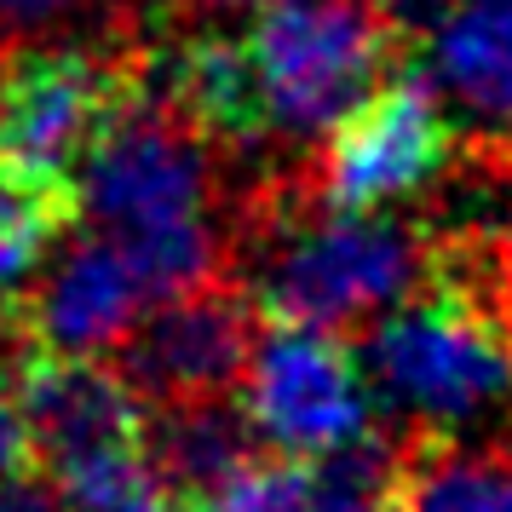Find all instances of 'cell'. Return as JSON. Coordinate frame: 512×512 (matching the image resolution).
Instances as JSON below:
<instances>
[{
	"instance_id": "6da1fadb",
	"label": "cell",
	"mask_w": 512,
	"mask_h": 512,
	"mask_svg": "<svg viewBox=\"0 0 512 512\" xmlns=\"http://www.w3.org/2000/svg\"><path fill=\"white\" fill-rule=\"evenodd\" d=\"M213 150L219 144L162 87L156 47H139L133 87L75 167V208L127 259L144 300L231 271Z\"/></svg>"
},
{
	"instance_id": "7a4b0ae2",
	"label": "cell",
	"mask_w": 512,
	"mask_h": 512,
	"mask_svg": "<svg viewBox=\"0 0 512 512\" xmlns=\"http://www.w3.org/2000/svg\"><path fill=\"white\" fill-rule=\"evenodd\" d=\"M363 334V380L426 438L512 420V305L501 277L438 259L409 300L386 305Z\"/></svg>"
},
{
	"instance_id": "3957f363",
	"label": "cell",
	"mask_w": 512,
	"mask_h": 512,
	"mask_svg": "<svg viewBox=\"0 0 512 512\" xmlns=\"http://www.w3.org/2000/svg\"><path fill=\"white\" fill-rule=\"evenodd\" d=\"M254 311L271 323L323 334H357L386 305L409 300L438 271V242L426 225L386 213H334L300 202L288 185L259 190L254 202Z\"/></svg>"
},
{
	"instance_id": "277c9868",
	"label": "cell",
	"mask_w": 512,
	"mask_h": 512,
	"mask_svg": "<svg viewBox=\"0 0 512 512\" xmlns=\"http://www.w3.org/2000/svg\"><path fill=\"white\" fill-rule=\"evenodd\" d=\"M236 52L259 139H323L397 64V24L374 0H271Z\"/></svg>"
},
{
	"instance_id": "5b68a950",
	"label": "cell",
	"mask_w": 512,
	"mask_h": 512,
	"mask_svg": "<svg viewBox=\"0 0 512 512\" xmlns=\"http://www.w3.org/2000/svg\"><path fill=\"white\" fill-rule=\"evenodd\" d=\"M12 374V397L24 415L29 466L52 478L70 512L98 507L104 495L150 472L144 461V403L127 392L104 357L24 346Z\"/></svg>"
},
{
	"instance_id": "8992f818",
	"label": "cell",
	"mask_w": 512,
	"mask_h": 512,
	"mask_svg": "<svg viewBox=\"0 0 512 512\" xmlns=\"http://www.w3.org/2000/svg\"><path fill=\"white\" fill-rule=\"evenodd\" d=\"M139 47H0V173L75 190V167L133 87Z\"/></svg>"
},
{
	"instance_id": "52a82bcc",
	"label": "cell",
	"mask_w": 512,
	"mask_h": 512,
	"mask_svg": "<svg viewBox=\"0 0 512 512\" xmlns=\"http://www.w3.org/2000/svg\"><path fill=\"white\" fill-rule=\"evenodd\" d=\"M449 150H455V127L443 116L432 81L397 75V81H380L369 98H357L323 133L300 179H282V185L311 208L369 213L432 190Z\"/></svg>"
},
{
	"instance_id": "ba28073f",
	"label": "cell",
	"mask_w": 512,
	"mask_h": 512,
	"mask_svg": "<svg viewBox=\"0 0 512 512\" xmlns=\"http://www.w3.org/2000/svg\"><path fill=\"white\" fill-rule=\"evenodd\" d=\"M236 409L248 420L254 443L277 455H334L374 438V392L340 334L300 323H271L254 334V351L236 380Z\"/></svg>"
},
{
	"instance_id": "9c48e42d",
	"label": "cell",
	"mask_w": 512,
	"mask_h": 512,
	"mask_svg": "<svg viewBox=\"0 0 512 512\" xmlns=\"http://www.w3.org/2000/svg\"><path fill=\"white\" fill-rule=\"evenodd\" d=\"M254 300L236 271L190 282L179 294L150 300L127 334L104 351V363L127 380L144 409H179V403H219L236 397L242 363L254 351Z\"/></svg>"
},
{
	"instance_id": "30bf717a",
	"label": "cell",
	"mask_w": 512,
	"mask_h": 512,
	"mask_svg": "<svg viewBox=\"0 0 512 512\" xmlns=\"http://www.w3.org/2000/svg\"><path fill=\"white\" fill-rule=\"evenodd\" d=\"M386 512H512V443L461 449L415 432L386 466Z\"/></svg>"
},
{
	"instance_id": "8fae6325",
	"label": "cell",
	"mask_w": 512,
	"mask_h": 512,
	"mask_svg": "<svg viewBox=\"0 0 512 512\" xmlns=\"http://www.w3.org/2000/svg\"><path fill=\"white\" fill-rule=\"evenodd\" d=\"M432 75L484 121L512 127V0H461L432 29Z\"/></svg>"
},
{
	"instance_id": "7c38bea8",
	"label": "cell",
	"mask_w": 512,
	"mask_h": 512,
	"mask_svg": "<svg viewBox=\"0 0 512 512\" xmlns=\"http://www.w3.org/2000/svg\"><path fill=\"white\" fill-rule=\"evenodd\" d=\"M75 190H52V185H24L0 173V300L18 294L41 259L75 231Z\"/></svg>"
},
{
	"instance_id": "4fadbf2b",
	"label": "cell",
	"mask_w": 512,
	"mask_h": 512,
	"mask_svg": "<svg viewBox=\"0 0 512 512\" xmlns=\"http://www.w3.org/2000/svg\"><path fill=\"white\" fill-rule=\"evenodd\" d=\"M87 512H190V501H179V495L156 478V472H144V478L121 484L116 495H104V501H98V507H87Z\"/></svg>"
},
{
	"instance_id": "5bb4252c",
	"label": "cell",
	"mask_w": 512,
	"mask_h": 512,
	"mask_svg": "<svg viewBox=\"0 0 512 512\" xmlns=\"http://www.w3.org/2000/svg\"><path fill=\"white\" fill-rule=\"evenodd\" d=\"M29 466V443H24V415H18V397H12V374L0 363V478Z\"/></svg>"
},
{
	"instance_id": "9a60e30c",
	"label": "cell",
	"mask_w": 512,
	"mask_h": 512,
	"mask_svg": "<svg viewBox=\"0 0 512 512\" xmlns=\"http://www.w3.org/2000/svg\"><path fill=\"white\" fill-rule=\"evenodd\" d=\"M64 6H75V0H0V29L47 24V18H58Z\"/></svg>"
},
{
	"instance_id": "2e32d148",
	"label": "cell",
	"mask_w": 512,
	"mask_h": 512,
	"mask_svg": "<svg viewBox=\"0 0 512 512\" xmlns=\"http://www.w3.org/2000/svg\"><path fill=\"white\" fill-rule=\"evenodd\" d=\"M392 24H438L443 12H455L461 0H374Z\"/></svg>"
},
{
	"instance_id": "e0dca14e",
	"label": "cell",
	"mask_w": 512,
	"mask_h": 512,
	"mask_svg": "<svg viewBox=\"0 0 512 512\" xmlns=\"http://www.w3.org/2000/svg\"><path fill=\"white\" fill-rule=\"evenodd\" d=\"M202 6H265V0H202Z\"/></svg>"
}]
</instances>
